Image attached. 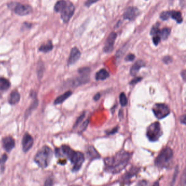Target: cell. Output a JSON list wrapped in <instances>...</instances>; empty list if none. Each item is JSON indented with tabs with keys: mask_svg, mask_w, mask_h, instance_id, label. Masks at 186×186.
I'll return each mask as SVG.
<instances>
[{
	"mask_svg": "<svg viewBox=\"0 0 186 186\" xmlns=\"http://www.w3.org/2000/svg\"><path fill=\"white\" fill-rule=\"evenodd\" d=\"M56 154L57 156L65 155L67 157L73 165V171H78L85 161L84 154L82 152L75 151L67 145H63L60 149H56Z\"/></svg>",
	"mask_w": 186,
	"mask_h": 186,
	"instance_id": "cell-2",
	"label": "cell"
},
{
	"mask_svg": "<svg viewBox=\"0 0 186 186\" xmlns=\"http://www.w3.org/2000/svg\"><path fill=\"white\" fill-rule=\"evenodd\" d=\"M52 150L49 147L44 146L36 154L35 161L40 168H47L52 159Z\"/></svg>",
	"mask_w": 186,
	"mask_h": 186,
	"instance_id": "cell-3",
	"label": "cell"
},
{
	"mask_svg": "<svg viewBox=\"0 0 186 186\" xmlns=\"http://www.w3.org/2000/svg\"><path fill=\"white\" fill-rule=\"evenodd\" d=\"M118 130H119V127H115L114 129H112V131H110L109 132H107V135H114V134L117 132Z\"/></svg>",
	"mask_w": 186,
	"mask_h": 186,
	"instance_id": "cell-40",
	"label": "cell"
},
{
	"mask_svg": "<svg viewBox=\"0 0 186 186\" xmlns=\"http://www.w3.org/2000/svg\"><path fill=\"white\" fill-rule=\"evenodd\" d=\"M138 171H139L138 168H131L129 171H127L126 173L122 176V180L123 181V182H124V184L128 183L130 181V180L131 179V177L135 175L138 173Z\"/></svg>",
	"mask_w": 186,
	"mask_h": 186,
	"instance_id": "cell-14",
	"label": "cell"
},
{
	"mask_svg": "<svg viewBox=\"0 0 186 186\" xmlns=\"http://www.w3.org/2000/svg\"><path fill=\"white\" fill-rule=\"evenodd\" d=\"M138 9L136 8L130 7L128 8L126 11L124 12V18L125 19L129 20H133L135 19L138 15Z\"/></svg>",
	"mask_w": 186,
	"mask_h": 186,
	"instance_id": "cell-12",
	"label": "cell"
},
{
	"mask_svg": "<svg viewBox=\"0 0 186 186\" xmlns=\"http://www.w3.org/2000/svg\"><path fill=\"white\" fill-rule=\"evenodd\" d=\"M131 154L128 152L121 151L114 156L104 159L105 170L110 173L117 174L123 170L128 163Z\"/></svg>",
	"mask_w": 186,
	"mask_h": 186,
	"instance_id": "cell-1",
	"label": "cell"
},
{
	"mask_svg": "<svg viewBox=\"0 0 186 186\" xmlns=\"http://www.w3.org/2000/svg\"><path fill=\"white\" fill-rule=\"evenodd\" d=\"M87 155L90 159H96L100 157V155L93 147H89L87 151Z\"/></svg>",
	"mask_w": 186,
	"mask_h": 186,
	"instance_id": "cell-19",
	"label": "cell"
},
{
	"mask_svg": "<svg viewBox=\"0 0 186 186\" xmlns=\"http://www.w3.org/2000/svg\"><path fill=\"white\" fill-rule=\"evenodd\" d=\"M117 34L115 32H112L107 38L103 50L105 53H110L114 49L115 42L116 39Z\"/></svg>",
	"mask_w": 186,
	"mask_h": 186,
	"instance_id": "cell-9",
	"label": "cell"
},
{
	"mask_svg": "<svg viewBox=\"0 0 186 186\" xmlns=\"http://www.w3.org/2000/svg\"><path fill=\"white\" fill-rule=\"evenodd\" d=\"M161 38H160V37L158 35H155L153 37V42H154V44L155 45H157L159 44V43L161 41Z\"/></svg>",
	"mask_w": 186,
	"mask_h": 186,
	"instance_id": "cell-36",
	"label": "cell"
},
{
	"mask_svg": "<svg viewBox=\"0 0 186 186\" xmlns=\"http://www.w3.org/2000/svg\"><path fill=\"white\" fill-rule=\"evenodd\" d=\"M159 24L157 23L156 24H155L154 27H152V28L151 30V32H150L151 35H158L159 34V32L160 31V29L159 28Z\"/></svg>",
	"mask_w": 186,
	"mask_h": 186,
	"instance_id": "cell-26",
	"label": "cell"
},
{
	"mask_svg": "<svg viewBox=\"0 0 186 186\" xmlns=\"http://www.w3.org/2000/svg\"><path fill=\"white\" fill-rule=\"evenodd\" d=\"M170 17V12H164L161 13L160 15V17L163 20H166L168 19Z\"/></svg>",
	"mask_w": 186,
	"mask_h": 186,
	"instance_id": "cell-30",
	"label": "cell"
},
{
	"mask_svg": "<svg viewBox=\"0 0 186 186\" xmlns=\"http://www.w3.org/2000/svg\"><path fill=\"white\" fill-rule=\"evenodd\" d=\"M52 49H53V45L52 42L51 41H48L46 43L43 44L40 47V51L44 53H47L48 52L51 51Z\"/></svg>",
	"mask_w": 186,
	"mask_h": 186,
	"instance_id": "cell-20",
	"label": "cell"
},
{
	"mask_svg": "<svg viewBox=\"0 0 186 186\" xmlns=\"http://www.w3.org/2000/svg\"><path fill=\"white\" fill-rule=\"evenodd\" d=\"M153 186H159L158 182H155Z\"/></svg>",
	"mask_w": 186,
	"mask_h": 186,
	"instance_id": "cell-44",
	"label": "cell"
},
{
	"mask_svg": "<svg viewBox=\"0 0 186 186\" xmlns=\"http://www.w3.org/2000/svg\"><path fill=\"white\" fill-rule=\"evenodd\" d=\"M8 6L10 9L12 10L15 14L20 16H24L30 14L32 12V8L29 5L13 2L9 3Z\"/></svg>",
	"mask_w": 186,
	"mask_h": 186,
	"instance_id": "cell-6",
	"label": "cell"
},
{
	"mask_svg": "<svg viewBox=\"0 0 186 186\" xmlns=\"http://www.w3.org/2000/svg\"><path fill=\"white\" fill-rule=\"evenodd\" d=\"M98 1V0H87V1L85 2V5L87 7H89V6H91L94 3L97 2Z\"/></svg>",
	"mask_w": 186,
	"mask_h": 186,
	"instance_id": "cell-38",
	"label": "cell"
},
{
	"mask_svg": "<svg viewBox=\"0 0 186 186\" xmlns=\"http://www.w3.org/2000/svg\"><path fill=\"white\" fill-rule=\"evenodd\" d=\"M85 117V112H84L82 113V114H81L79 117L77 119V121H76V122H75L74 125V128H75L78 125H79L80 124L83 120V119H84Z\"/></svg>",
	"mask_w": 186,
	"mask_h": 186,
	"instance_id": "cell-29",
	"label": "cell"
},
{
	"mask_svg": "<svg viewBox=\"0 0 186 186\" xmlns=\"http://www.w3.org/2000/svg\"><path fill=\"white\" fill-rule=\"evenodd\" d=\"M163 61L164 62V63L166 64H168L171 63V62L173 61V59H172L171 57L169 56H166L163 57Z\"/></svg>",
	"mask_w": 186,
	"mask_h": 186,
	"instance_id": "cell-33",
	"label": "cell"
},
{
	"mask_svg": "<svg viewBox=\"0 0 186 186\" xmlns=\"http://www.w3.org/2000/svg\"><path fill=\"white\" fill-rule=\"evenodd\" d=\"M173 156V151L169 147L162 150L155 159V164L160 168L166 167Z\"/></svg>",
	"mask_w": 186,
	"mask_h": 186,
	"instance_id": "cell-4",
	"label": "cell"
},
{
	"mask_svg": "<svg viewBox=\"0 0 186 186\" xmlns=\"http://www.w3.org/2000/svg\"><path fill=\"white\" fill-rule=\"evenodd\" d=\"M44 65H43V64L40 63H39V65L38 66V76H42L43 73V70H44Z\"/></svg>",
	"mask_w": 186,
	"mask_h": 186,
	"instance_id": "cell-32",
	"label": "cell"
},
{
	"mask_svg": "<svg viewBox=\"0 0 186 186\" xmlns=\"http://www.w3.org/2000/svg\"><path fill=\"white\" fill-rule=\"evenodd\" d=\"M109 73L105 69H102L96 74V80L97 81H103L109 77Z\"/></svg>",
	"mask_w": 186,
	"mask_h": 186,
	"instance_id": "cell-16",
	"label": "cell"
},
{
	"mask_svg": "<svg viewBox=\"0 0 186 186\" xmlns=\"http://www.w3.org/2000/svg\"><path fill=\"white\" fill-rule=\"evenodd\" d=\"M152 111L155 117L158 119H162L166 117L170 113L168 106L161 103L154 104L152 107Z\"/></svg>",
	"mask_w": 186,
	"mask_h": 186,
	"instance_id": "cell-7",
	"label": "cell"
},
{
	"mask_svg": "<svg viewBox=\"0 0 186 186\" xmlns=\"http://www.w3.org/2000/svg\"><path fill=\"white\" fill-rule=\"evenodd\" d=\"M186 115H182L180 117V121L182 124H186Z\"/></svg>",
	"mask_w": 186,
	"mask_h": 186,
	"instance_id": "cell-41",
	"label": "cell"
},
{
	"mask_svg": "<svg viewBox=\"0 0 186 186\" xmlns=\"http://www.w3.org/2000/svg\"><path fill=\"white\" fill-rule=\"evenodd\" d=\"M136 186H148V182L145 180H142L139 181Z\"/></svg>",
	"mask_w": 186,
	"mask_h": 186,
	"instance_id": "cell-39",
	"label": "cell"
},
{
	"mask_svg": "<svg viewBox=\"0 0 186 186\" xmlns=\"http://www.w3.org/2000/svg\"><path fill=\"white\" fill-rule=\"evenodd\" d=\"M120 102L122 107L126 106L128 103V100L126 96L124 93H121L120 95Z\"/></svg>",
	"mask_w": 186,
	"mask_h": 186,
	"instance_id": "cell-25",
	"label": "cell"
},
{
	"mask_svg": "<svg viewBox=\"0 0 186 186\" xmlns=\"http://www.w3.org/2000/svg\"><path fill=\"white\" fill-rule=\"evenodd\" d=\"M10 87V82L5 78H0V89L1 90H7Z\"/></svg>",
	"mask_w": 186,
	"mask_h": 186,
	"instance_id": "cell-24",
	"label": "cell"
},
{
	"mask_svg": "<svg viewBox=\"0 0 186 186\" xmlns=\"http://www.w3.org/2000/svg\"><path fill=\"white\" fill-rule=\"evenodd\" d=\"M67 1L65 0H60L57 1L55 5V10L56 12L61 13L63 9L66 7L67 5Z\"/></svg>",
	"mask_w": 186,
	"mask_h": 186,
	"instance_id": "cell-21",
	"label": "cell"
},
{
	"mask_svg": "<svg viewBox=\"0 0 186 186\" xmlns=\"http://www.w3.org/2000/svg\"></svg>",
	"mask_w": 186,
	"mask_h": 186,
	"instance_id": "cell-46",
	"label": "cell"
},
{
	"mask_svg": "<svg viewBox=\"0 0 186 186\" xmlns=\"http://www.w3.org/2000/svg\"><path fill=\"white\" fill-rule=\"evenodd\" d=\"M100 98H101V94L99 93H97V94H96L94 96V97H93V100H94V101H97L99 100V99H100Z\"/></svg>",
	"mask_w": 186,
	"mask_h": 186,
	"instance_id": "cell-42",
	"label": "cell"
},
{
	"mask_svg": "<svg viewBox=\"0 0 186 186\" xmlns=\"http://www.w3.org/2000/svg\"><path fill=\"white\" fill-rule=\"evenodd\" d=\"M170 29L169 28H164L159 32V36L163 40H166L170 34Z\"/></svg>",
	"mask_w": 186,
	"mask_h": 186,
	"instance_id": "cell-23",
	"label": "cell"
},
{
	"mask_svg": "<svg viewBox=\"0 0 186 186\" xmlns=\"http://www.w3.org/2000/svg\"><path fill=\"white\" fill-rule=\"evenodd\" d=\"M20 95L17 91H13L9 98V103L10 105H16L20 101Z\"/></svg>",
	"mask_w": 186,
	"mask_h": 186,
	"instance_id": "cell-17",
	"label": "cell"
},
{
	"mask_svg": "<svg viewBox=\"0 0 186 186\" xmlns=\"http://www.w3.org/2000/svg\"><path fill=\"white\" fill-rule=\"evenodd\" d=\"M142 77H136V78H134V79H133L132 80H131V82H130V84H131V85H133V84H137V83H138L139 82H140V81H142Z\"/></svg>",
	"mask_w": 186,
	"mask_h": 186,
	"instance_id": "cell-35",
	"label": "cell"
},
{
	"mask_svg": "<svg viewBox=\"0 0 186 186\" xmlns=\"http://www.w3.org/2000/svg\"><path fill=\"white\" fill-rule=\"evenodd\" d=\"M7 160V154H3L1 157L0 158V166H2V169L4 168V165L6 161Z\"/></svg>",
	"mask_w": 186,
	"mask_h": 186,
	"instance_id": "cell-31",
	"label": "cell"
},
{
	"mask_svg": "<svg viewBox=\"0 0 186 186\" xmlns=\"http://www.w3.org/2000/svg\"><path fill=\"white\" fill-rule=\"evenodd\" d=\"M89 124V119L86 121H85L84 122L82 123V125H81V126L80 127L79 132L80 133H82L86 129Z\"/></svg>",
	"mask_w": 186,
	"mask_h": 186,
	"instance_id": "cell-28",
	"label": "cell"
},
{
	"mask_svg": "<svg viewBox=\"0 0 186 186\" xmlns=\"http://www.w3.org/2000/svg\"><path fill=\"white\" fill-rule=\"evenodd\" d=\"M81 57V52L77 47H74L72 49L70 57L68 59V64L72 65L75 63Z\"/></svg>",
	"mask_w": 186,
	"mask_h": 186,
	"instance_id": "cell-11",
	"label": "cell"
},
{
	"mask_svg": "<svg viewBox=\"0 0 186 186\" xmlns=\"http://www.w3.org/2000/svg\"><path fill=\"white\" fill-rule=\"evenodd\" d=\"M75 8L74 5L70 2H67L66 6L61 13V19L65 23H67L70 21L74 13Z\"/></svg>",
	"mask_w": 186,
	"mask_h": 186,
	"instance_id": "cell-8",
	"label": "cell"
},
{
	"mask_svg": "<svg viewBox=\"0 0 186 186\" xmlns=\"http://www.w3.org/2000/svg\"><path fill=\"white\" fill-rule=\"evenodd\" d=\"M3 147L7 152H9L15 147V141L11 137H5L2 140Z\"/></svg>",
	"mask_w": 186,
	"mask_h": 186,
	"instance_id": "cell-13",
	"label": "cell"
},
{
	"mask_svg": "<svg viewBox=\"0 0 186 186\" xmlns=\"http://www.w3.org/2000/svg\"><path fill=\"white\" fill-rule=\"evenodd\" d=\"M145 65V63L144 61L142 60H138L135 63L132 65L131 70H130V73L131 76H135L137 75L138 73L139 72L140 69L142 68V67Z\"/></svg>",
	"mask_w": 186,
	"mask_h": 186,
	"instance_id": "cell-15",
	"label": "cell"
},
{
	"mask_svg": "<svg viewBox=\"0 0 186 186\" xmlns=\"http://www.w3.org/2000/svg\"><path fill=\"white\" fill-rule=\"evenodd\" d=\"M181 1H184V0H181Z\"/></svg>",
	"mask_w": 186,
	"mask_h": 186,
	"instance_id": "cell-45",
	"label": "cell"
},
{
	"mask_svg": "<svg viewBox=\"0 0 186 186\" xmlns=\"http://www.w3.org/2000/svg\"><path fill=\"white\" fill-rule=\"evenodd\" d=\"M163 134L159 122H155L149 126L147 129L146 136L151 142H156Z\"/></svg>",
	"mask_w": 186,
	"mask_h": 186,
	"instance_id": "cell-5",
	"label": "cell"
},
{
	"mask_svg": "<svg viewBox=\"0 0 186 186\" xmlns=\"http://www.w3.org/2000/svg\"><path fill=\"white\" fill-rule=\"evenodd\" d=\"M54 184L53 180L51 178H47L45 182V186H52Z\"/></svg>",
	"mask_w": 186,
	"mask_h": 186,
	"instance_id": "cell-37",
	"label": "cell"
},
{
	"mask_svg": "<svg viewBox=\"0 0 186 186\" xmlns=\"http://www.w3.org/2000/svg\"><path fill=\"white\" fill-rule=\"evenodd\" d=\"M78 72H79L80 75H89V73H90V69H89V68L85 67V68L80 69L79 70H78Z\"/></svg>",
	"mask_w": 186,
	"mask_h": 186,
	"instance_id": "cell-27",
	"label": "cell"
},
{
	"mask_svg": "<svg viewBox=\"0 0 186 186\" xmlns=\"http://www.w3.org/2000/svg\"><path fill=\"white\" fill-rule=\"evenodd\" d=\"M72 91H67L61 95L59 96L55 99L54 103L55 105H59L60 103L63 102L65 100H66L68 98L72 95Z\"/></svg>",
	"mask_w": 186,
	"mask_h": 186,
	"instance_id": "cell-18",
	"label": "cell"
},
{
	"mask_svg": "<svg viewBox=\"0 0 186 186\" xmlns=\"http://www.w3.org/2000/svg\"><path fill=\"white\" fill-rule=\"evenodd\" d=\"M170 16L173 19L175 20L177 23L181 24L182 22V17L181 13L180 12H176V11H171L170 12Z\"/></svg>",
	"mask_w": 186,
	"mask_h": 186,
	"instance_id": "cell-22",
	"label": "cell"
},
{
	"mask_svg": "<svg viewBox=\"0 0 186 186\" xmlns=\"http://www.w3.org/2000/svg\"><path fill=\"white\" fill-rule=\"evenodd\" d=\"M181 76L183 78L184 81H186V70H184V71H182L181 73Z\"/></svg>",
	"mask_w": 186,
	"mask_h": 186,
	"instance_id": "cell-43",
	"label": "cell"
},
{
	"mask_svg": "<svg viewBox=\"0 0 186 186\" xmlns=\"http://www.w3.org/2000/svg\"><path fill=\"white\" fill-rule=\"evenodd\" d=\"M33 144V139L32 137L28 133H25L22 140V150L26 152H28L32 147Z\"/></svg>",
	"mask_w": 186,
	"mask_h": 186,
	"instance_id": "cell-10",
	"label": "cell"
},
{
	"mask_svg": "<svg viewBox=\"0 0 186 186\" xmlns=\"http://www.w3.org/2000/svg\"><path fill=\"white\" fill-rule=\"evenodd\" d=\"M135 58V56L134 54H130L127 56L125 58V60L127 61H134V59Z\"/></svg>",
	"mask_w": 186,
	"mask_h": 186,
	"instance_id": "cell-34",
	"label": "cell"
}]
</instances>
